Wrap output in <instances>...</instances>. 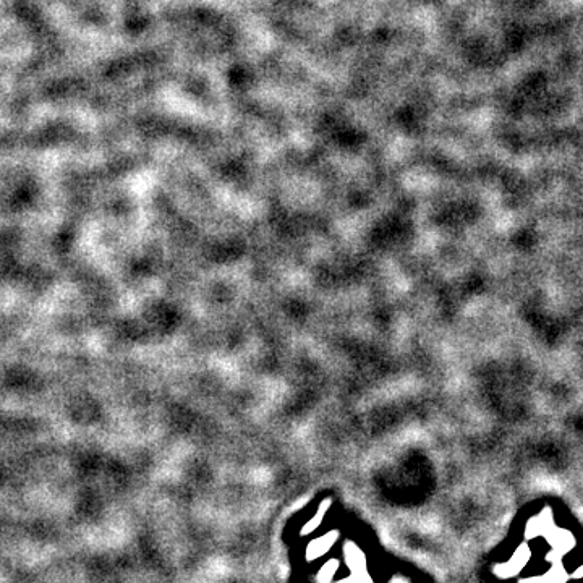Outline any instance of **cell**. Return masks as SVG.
Segmentation results:
<instances>
[{
    "mask_svg": "<svg viewBox=\"0 0 583 583\" xmlns=\"http://www.w3.org/2000/svg\"><path fill=\"white\" fill-rule=\"evenodd\" d=\"M336 538H339V532H337V530H332L331 533L324 534L323 538L316 539L313 544H309V548H308V551H306L308 561H311V559H316L318 556L324 554V552L329 551L331 546H332V543L336 541Z\"/></svg>",
    "mask_w": 583,
    "mask_h": 583,
    "instance_id": "cell-1",
    "label": "cell"
},
{
    "mask_svg": "<svg viewBox=\"0 0 583 583\" xmlns=\"http://www.w3.org/2000/svg\"><path fill=\"white\" fill-rule=\"evenodd\" d=\"M329 505H331V501H324L323 504H321V507H319V510L316 512V515H314V519H311V520H309V522L306 523L305 527H303L301 534H308V533H311L313 530H316V528L321 525V520H323V517L326 515L327 510H329Z\"/></svg>",
    "mask_w": 583,
    "mask_h": 583,
    "instance_id": "cell-2",
    "label": "cell"
}]
</instances>
